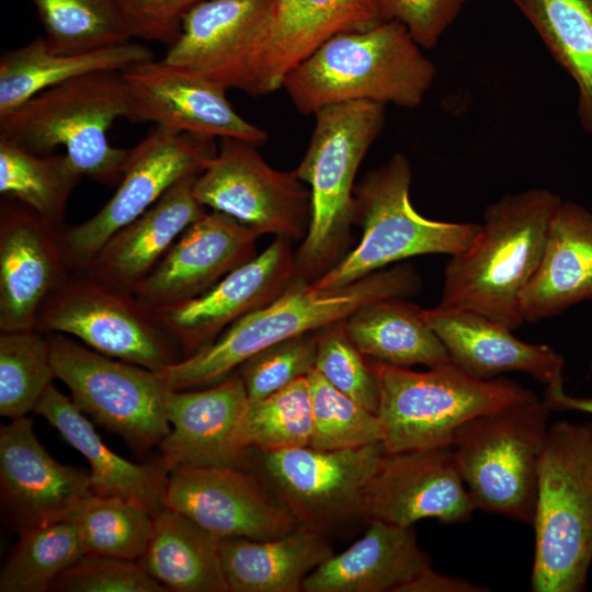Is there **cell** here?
<instances>
[{"instance_id":"cell-35","label":"cell","mask_w":592,"mask_h":592,"mask_svg":"<svg viewBox=\"0 0 592 592\" xmlns=\"http://www.w3.org/2000/svg\"><path fill=\"white\" fill-rule=\"evenodd\" d=\"M81 178L66 153L37 155L0 140L1 196L26 205L58 230Z\"/></svg>"},{"instance_id":"cell-37","label":"cell","mask_w":592,"mask_h":592,"mask_svg":"<svg viewBox=\"0 0 592 592\" xmlns=\"http://www.w3.org/2000/svg\"><path fill=\"white\" fill-rule=\"evenodd\" d=\"M49 49L77 54L129 42L115 0H30Z\"/></svg>"},{"instance_id":"cell-46","label":"cell","mask_w":592,"mask_h":592,"mask_svg":"<svg viewBox=\"0 0 592 592\" xmlns=\"http://www.w3.org/2000/svg\"><path fill=\"white\" fill-rule=\"evenodd\" d=\"M384 21L402 23L424 49L435 47L457 18L460 0H376Z\"/></svg>"},{"instance_id":"cell-18","label":"cell","mask_w":592,"mask_h":592,"mask_svg":"<svg viewBox=\"0 0 592 592\" xmlns=\"http://www.w3.org/2000/svg\"><path fill=\"white\" fill-rule=\"evenodd\" d=\"M0 494L5 520L21 533L65 520L94 493L89 470L53 458L21 417L0 428Z\"/></svg>"},{"instance_id":"cell-2","label":"cell","mask_w":592,"mask_h":592,"mask_svg":"<svg viewBox=\"0 0 592 592\" xmlns=\"http://www.w3.org/2000/svg\"><path fill=\"white\" fill-rule=\"evenodd\" d=\"M561 201L535 187L488 205L471 243L449 255L439 305L475 311L511 330L524 323L521 296L539 264Z\"/></svg>"},{"instance_id":"cell-25","label":"cell","mask_w":592,"mask_h":592,"mask_svg":"<svg viewBox=\"0 0 592 592\" xmlns=\"http://www.w3.org/2000/svg\"><path fill=\"white\" fill-rule=\"evenodd\" d=\"M385 22L376 0H274L259 61V95L282 88L284 78L331 37Z\"/></svg>"},{"instance_id":"cell-7","label":"cell","mask_w":592,"mask_h":592,"mask_svg":"<svg viewBox=\"0 0 592 592\" xmlns=\"http://www.w3.org/2000/svg\"><path fill=\"white\" fill-rule=\"evenodd\" d=\"M368 360L379 383L376 414L388 454L452 446L470 419L536 397L514 380L480 379L453 362L415 372Z\"/></svg>"},{"instance_id":"cell-9","label":"cell","mask_w":592,"mask_h":592,"mask_svg":"<svg viewBox=\"0 0 592 592\" xmlns=\"http://www.w3.org/2000/svg\"><path fill=\"white\" fill-rule=\"evenodd\" d=\"M550 411L535 397L475 417L456 430L454 458L476 510L533 524Z\"/></svg>"},{"instance_id":"cell-47","label":"cell","mask_w":592,"mask_h":592,"mask_svg":"<svg viewBox=\"0 0 592 592\" xmlns=\"http://www.w3.org/2000/svg\"><path fill=\"white\" fill-rule=\"evenodd\" d=\"M480 592L485 591L479 585H475L467 580L446 577L432 568L428 569L420 577L407 584L402 592Z\"/></svg>"},{"instance_id":"cell-28","label":"cell","mask_w":592,"mask_h":592,"mask_svg":"<svg viewBox=\"0 0 592 592\" xmlns=\"http://www.w3.org/2000/svg\"><path fill=\"white\" fill-rule=\"evenodd\" d=\"M592 299V212L561 201L548 227L539 264L525 286L523 322L558 316Z\"/></svg>"},{"instance_id":"cell-1","label":"cell","mask_w":592,"mask_h":592,"mask_svg":"<svg viewBox=\"0 0 592 592\" xmlns=\"http://www.w3.org/2000/svg\"><path fill=\"white\" fill-rule=\"evenodd\" d=\"M420 288V275L409 264L385 267L329 291H316L296 276L273 301L238 319L201 351L159 373L172 390L209 386L275 343L343 321L372 301L406 298Z\"/></svg>"},{"instance_id":"cell-32","label":"cell","mask_w":592,"mask_h":592,"mask_svg":"<svg viewBox=\"0 0 592 592\" xmlns=\"http://www.w3.org/2000/svg\"><path fill=\"white\" fill-rule=\"evenodd\" d=\"M220 540L187 516L163 508L152 515L151 535L137 561L168 591L229 592Z\"/></svg>"},{"instance_id":"cell-42","label":"cell","mask_w":592,"mask_h":592,"mask_svg":"<svg viewBox=\"0 0 592 592\" xmlns=\"http://www.w3.org/2000/svg\"><path fill=\"white\" fill-rule=\"evenodd\" d=\"M315 369L337 389L377 413V375L350 339L344 320L319 330Z\"/></svg>"},{"instance_id":"cell-8","label":"cell","mask_w":592,"mask_h":592,"mask_svg":"<svg viewBox=\"0 0 592 592\" xmlns=\"http://www.w3.org/2000/svg\"><path fill=\"white\" fill-rule=\"evenodd\" d=\"M409 159L395 153L368 171L354 191V224L358 243L331 270L310 283L316 291L349 285L373 272L411 257L465 250L480 224L440 221L423 217L411 204Z\"/></svg>"},{"instance_id":"cell-11","label":"cell","mask_w":592,"mask_h":592,"mask_svg":"<svg viewBox=\"0 0 592 592\" xmlns=\"http://www.w3.org/2000/svg\"><path fill=\"white\" fill-rule=\"evenodd\" d=\"M34 328L76 337L99 353L156 372L183 358L157 311L82 271H72L46 297Z\"/></svg>"},{"instance_id":"cell-38","label":"cell","mask_w":592,"mask_h":592,"mask_svg":"<svg viewBox=\"0 0 592 592\" xmlns=\"http://www.w3.org/2000/svg\"><path fill=\"white\" fill-rule=\"evenodd\" d=\"M62 521L75 523L86 555H105L138 560L152 531V514L139 503L115 497H91Z\"/></svg>"},{"instance_id":"cell-24","label":"cell","mask_w":592,"mask_h":592,"mask_svg":"<svg viewBox=\"0 0 592 592\" xmlns=\"http://www.w3.org/2000/svg\"><path fill=\"white\" fill-rule=\"evenodd\" d=\"M424 317L458 367L480 379L523 372L546 390L563 388V357L546 344L515 338L513 330L475 311L437 305Z\"/></svg>"},{"instance_id":"cell-15","label":"cell","mask_w":592,"mask_h":592,"mask_svg":"<svg viewBox=\"0 0 592 592\" xmlns=\"http://www.w3.org/2000/svg\"><path fill=\"white\" fill-rule=\"evenodd\" d=\"M274 0H205L163 58L226 90L259 95L258 68Z\"/></svg>"},{"instance_id":"cell-49","label":"cell","mask_w":592,"mask_h":592,"mask_svg":"<svg viewBox=\"0 0 592 592\" xmlns=\"http://www.w3.org/2000/svg\"><path fill=\"white\" fill-rule=\"evenodd\" d=\"M460 1H462L463 3H465V2H468V1H471V0H460Z\"/></svg>"},{"instance_id":"cell-27","label":"cell","mask_w":592,"mask_h":592,"mask_svg":"<svg viewBox=\"0 0 592 592\" xmlns=\"http://www.w3.org/2000/svg\"><path fill=\"white\" fill-rule=\"evenodd\" d=\"M432 568L413 526L368 521L365 534L304 581L305 592H402Z\"/></svg>"},{"instance_id":"cell-31","label":"cell","mask_w":592,"mask_h":592,"mask_svg":"<svg viewBox=\"0 0 592 592\" xmlns=\"http://www.w3.org/2000/svg\"><path fill=\"white\" fill-rule=\"evenodd\" d=\"M153 59L146 46L126 42L77 54H57L44 37L4 52L0 57V116L35 94L98 71H124Z\"/></svg>"},{"instance_id":"cell-41","label":"cell","mask_w":592,"mask_h":592,"mask_svg":"<svg viewBox=\"0 0 592 592\" xmlns=\"http://www.w3.org/2000/svg\"><path fill=\"white\" fill-rule=\"evenodd\" d=\"M306 377L312 410L310 447L332 451L382 442L376 413L337 389L315 368Z\"/></svg>"},{"instance_id":"cell-12","label":"cell","mask_w":592,"mask_h":592,"mask_svg":"<svg viewBox=\"0 0 592 592\" xmlns=\"http://www.w3.org/2000/svg\"><path fill=\"white\" fill-rule=\"evenodd\" d=\"M46 335L56 378L87 417L136 451L159 446L170 431L172 391L159 372L104 355L62 333Z\"/></svg>"},{"instance_id":"cell-13","label":"cell","mask_w":592,"mask_h":592,"mask_svg":"<svg viewBox=\"0 0 592 592\" xmlns=\"http://www.w3.org/2000/svg\"><path fill=\"white\" fill-rule=\"evenodd\" d=\"M216 138L155 126L130 148L118 186L89 219L59 230L72 271H83L104 242L179 182L196 178L215 158Z\"/></svg>"},{"instance_id":"cell-45","label":"cell","mask_w":592,"mask_h":592,"mask_svg":"<svg viewBox=\"0 0 592 592\" xmlns=\"http://www.w3.org/2000/svg\"><path fill=\"white\" fill-rule=\"evenodd\" d=\"M133 37L170 47L185 15L205 0H115Z\"/></svg>"},{"instance_id":"cell-3","label":"cell","mask_w":592,"mask_h":592,"mask_svg":"<svg viewBox=\"0 0 592 592\" xmlns=\"http://www.w3.org/2000/svg\"><path fill=\"white\" fill-rule=\"evenodd\" d=\"M434 77L422 47L391 20L331 37L284 78L282 88L305 115L352 101L410 109L422 103Z\"/></svg>"},{"instance_id":"cell-44","label":"cell","mask_w":592,"mask_h":592,"mask_svg":"<svg viewBox=\"0 0 592 592\" xmlns=\"http://www.w3.org/2000/svg\"><path fill=\"white\" fill-rule=\"evenodd\" d=\"M58 592H166L137 560L105 555H84L54 581Z\"/></svg>"},{"instance_id":"cell-34","label":"cell","mask_w":592,"mask_h":592,"mask_svg":"<svg viewBox=\"0 0 592 592\" xmlns=\"http://www.w3.org/2000/svg\"><path fill=\"white\" fill-rule=\"evenodd\" d=\"M578 89V117L592 135V0H513Z\"/></svg>"},{"instance_id":"cell-4","label":"cell","mask_w":592,"mask_h":592,"mask_svg":"<svg viewBox=\"0 0 592 592\" xmlns=\"http://www.w3.org/2000/svg\"><path fill=\"white\" fill-rule=\"evenodd\" d=\"M386 105L352 101L325 106L309 146L294 169L310 190V220L294 252L298 277L312 283L350 251L354 181L362 160L385 124Z\"/></svg>"},{"instance_id":"cell-43","label":"cell","mask_w":592,"mask_h":592,"mask_svg":"<svg viewBox=\"0 0 592 592\" xmlns=\"http://www.w3.org/2000/svg\"><path fill=\"white\" fill-rule=\"evenodd\" d=\"M318 334L319 330L292 337L243 362L237 371L249 402L266 398L306 377L315 368Z\"/></svg>"},{"instance_id":"cell-30","label":"cell","mask_w":592,"mask_h":592,"mask_svg":"<svg viewBox=\"0 0 592 592\" xmlns=\"http://www.w3.org/2000/svg\"><path fill=\"white\" fill-rule=\"evenodd\" d=\"M220 554L229 592H300L333 550L326 536L297 526L270 539L224 538Z\"/></svg>"},{"instance_id":"cell-16","label":"cell","mask_w":592,"mask_h":592,"mask_svg":"<svg viewBox=\"0 0 592 592\" xmlns=\"http://www.w3.org/2000/svg\"><path fill=\"white\" fill-rule=\"evenodd\" d=\"M163 506L187 516L220 539H270L297 527L294 517L254 474L234 466L172 469Z\"/></svg>"},{"instance_id":"cell-19","label":"cell","mask_w":592,"mask_h":592,"mask_svg":"<svg viewBox=\"0 0 592 592\" xmlns=\"http://www.w3.org/2000/svg\"><path fill=\"white\" fill-rule=\"evenodd\" d=\"M296 276L292 241L275 237L261 253L208 291L157 312L178 342L183 358L189 357L231 323L277 298Z\"/></svg>"},{"instance_id":"cell-36","label":"cell","mask_w":592,"mask_h":592,"mask_svg":"<svg viewBox=\"0 0 592 592\" xmlns=\"http://www.w3.org/2000/svg\"><path fill=\"white\" fill-rule=\"evenodd\" d=\"M79 527L58 521L19 533L0 572L1 592L50 591L56 578L84 556Z\"/></svg>"},{"instance_id":"cell-48","label":"cell","mask_w":592,"mask_h":592,"mask_svg":"<svg viewBox=\"0 0 592 592\" xmlns=\"http://www.w3.org/2000/svg\"><path fill=\"white\" fill-rule=\"evenodd\" d=\"M543 400L554 411L576 410L592 414V398L569 396L563 388L545 390Z\"/></svg>"},{"instance_id":"cell-10","label":"cell","mask_w":592,"mask_h":592,"mask_svg":"<svg viewBox=\"0 0 592 592\" xmlns=\"http://www.w3.org/2000/svg\"><path fill=\"white\" fill-rule=\"evenodd\" d=\"M385 453L380 443L332 451L247 449L242 468L261 480L298 527L327 537L354 521H366L367 490Z\"/></svg>"},{"instance_id":"cell-17","label":"cell","mask_w":592,"mask_h":592,"mask_svg":"<svg viewBox=\"0 0 592 592\" xmlns=\"http://www.w3.org/2000/svg\"><path fill=\"white\" fill-rule=\"evenodd\" d=\"M132 118L180 133L236 138L258 147L267 134L240 116L227 90L166 60H147L123 71Z\"/></svg>"},{"instance_id":"cell-20","label":"cell","mask_w":592,"mask_h":592,"mask_svg":"<svg viewBox=\"0 0 592 592\" xmlns=\"http://www.w3.org/2000/svg\"><path fill=\"white\" fill-rule=\"evenodd\" d=\"M475 510L446 446L385 453L367 490L365 517L399 526L423 519L460 523Z\"/></svg>"},{"instance_id":"cell-23","label":"cell","mask_w":592,"mask_h":592,"mask_svg":"<svg viewBox=\"0 0 592 592\" xmlns=\"http://www.w3.org/2000/svg\"><path fill=\"white\" fill-rule=\"evenodd\" d=\"M248 405L237 369L205 389L172 390L170 431L158 446V462L169 473L184 467L242 468L246 451L239 445V430Z\"/></svg>"},{"instance_id":"cell-5","label":"cell","mask_w":592,"mask_h":592,"mask_svg":"<svg viewBox=\"0 0 592 592\" xmlns=\"http://www.w3.org/2000/svg\"><path fill=\"white\" fill-rule=\"evenodd\" d=\"M132 118L123 71L87 73L54 86L0 116V140L37 155L64 147L82 177L119 182L129 149L107 139L115 119Z\"/></svg>"},{"instance_id":"cell-29","label":"cell","mask_w":592,"mask_h":592,"mask_svg":"<svg viewBox=\"0 0 592 592\" xmlns=\"http://www.w3.org/2000/svg\"><path fill=\"white\" fill-rule=\"evenodd\" d=\"M33 412L45 418L87 459L95 496L139 503L152 515L164 508L169 471L159 462L140 465L114 453L71 397L50 384Z\"/></svg>"},{"instance_id":"cell-14","label":"cell","mask_w":592,"mask_h":592,"mask_svg":"<svg viewBox=\"0 0 592 592\" xmlns=\"http://www.w3.org/2000/svg\"><path fill=\"white\" fill-rule=\"evenodd\" d=\"M193 194L206 208L227 214L261 236L297 241L310 220V190L293 171L272 168L258 146L220 138L215 158L193 181Z\"/></svg>"},{"instance_id":"cell-39","label":"cell","mask_w":592,"mask_h":592,"mask_svg":"<svg viewBox=\"0 0 592 592\" xmlns=\"http://www.w3.org/2000/svg\"><path fill=\"white\" fill-rule=\"evenodd\" d=\"M56 378L47 335L35 328L0 330V414L9 419L34 411Z\"/></svg>"},{"instance_id":"cell-33","label":"cell","mask_w":592,"mask_h":592,"mask_svg":"<svg viewBox=\"0 0 592 592\" xmlns=\"http://www.w3.org/2000/svg\"><path fill=\"white\" fill-rule=\"evenodd\" d=\"M346 332L367 358L399 367H433L452 362L424 317V309L405 298L372 301L344 320Z\"/></svg>"},{"instance_id":"cell-21","label":"cell","mask_w":592,"mask_h":592,"mask_svg":"<svg viewBox=\"0 0 592 592\" xmlns=\"http://www.w3.org/2000/svg\"><path fill=\"white\" fill-rule=\"evenodd\" d=\"M260 236L227 214L205 213L180 235L134 295L155 311L193 299L255 257Z\"/></svg>"},{"instance_id":"cell-40","label":"cell","mask_w":592,"mask_h":592,"mask_svg":"<svg viewBox=\"0 0 592 592\" xmlns=\"http://www.w3.org/2000/svg\"><path fill=\"white\" fill-rule=\"evenodd\" d=\"M312 410L307 377L249 402L239 430L243 451L273 452L309 446Z\"/></svg>"},{"instance_id":"cell-22","label":"cell","mask_w":592,"mask_h":592,"mask_svg":"<svg viewBox=\"0 0 592 592\" xmlns=\"http://www.w3.org/2000/svg\"><path fill=\"white\" fill-rule=\"evenodd\" d=\"M72 272L59 230L26 205L0 201V330L32 329L46 297Z\"/></svg>"},{"instance_id":"cell-26","label":"cell","mask_w":592,"mask_h":592,"mask_svg":"<svg viewBox=\"0 0 592 592\" xmlns=\"http://www.w3.org/2000/svg\"><path fill=\"white\" fill-rule=\"evenodd\" d=\"M194 179L179 182L115 231L82 272L134 294L180 235L207 213L193 194Z\"/></svg>"},{"instance_id":"cell-6","label":"cell","mask_w":592,"mask_h":592,"mask_svg":"<svg viewBox=\"0 0 592 592\" xmlns=\"http://www.w3.org/2000/svg\"><path fill=\"white\" fill-rule=\"evenodd\" d=\"M532 590L580 592L592 562V424L547 429L533 524Z\"/></svg>"}]
</instances>
